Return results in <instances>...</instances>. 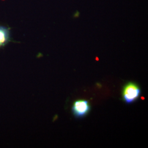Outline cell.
I'll return each mask as SVG.
<instances>
[{"label":"cell","mask_w":148,"mask_h":148,"mask_svg":"<svg viewBox=\"0 0 148 148\" xmlns=\"http://www.w3.org/2000/svg\"><path fill=\"white\" fill-rule=\"evenodd\" d=\"M141 93V90L139 86L134 82H128L123 89L122 97L124 101L130 104L137 101Z\"/></svg>","instance_id":"1"},{"label":"cell","mask_w":148,"mask_h":148,"mask_svg":"<svg viewBox=\"0 0 148 148\" xmlns=\"http://www.w3.org/2000/svg\"><path fill=\"white\" fill-rule=\"evenodd\" d=\"M90 109L88 101L79 100L74 102L72 107V112L76 118H83L89 113Z\"/></svg>","instance_id":"2"},{"label":"cell","mask_w":148,"mask_h":148,"mask_svg":"<svg viewBox=\"0 0 148 148\" xmlns=\"http://www.w3.org/2000/svg\"><path fill=\"white\" fill-rule=\"evenodd\" d=\"M10 41V29L0 26V47L5 46Z\"/></svg>","instance_id":"3"},{"label":"cell","mask_w":148,"mask_h":148,"mask_svg":"<svg viewBox=\"0 0 148 148\" xmlns=\"http://www.w3.org/2000/svg\"><path fill=\"white\" fill-rule=\"evenodd\" d=\"M80 14V13H79V11H76L75 13L74 14V18H77V17H79Z\"/></svg>","instance_id":"4"}]
</instances>
